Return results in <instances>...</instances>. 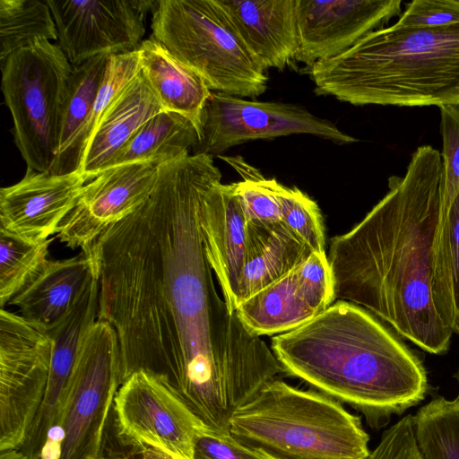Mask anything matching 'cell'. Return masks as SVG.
Returning <instances> with one entry per match:
<instances>
[{
  "label": "cell",
  "instance_id": "cell-1",
  "mask_svg": "<svg viewBox=\"0 0 459 459\" xmlns=\"http://www.w3.org/2000/svg\"><path fill=\"white\" fill-rule=\"evenodd\" d=\"M218 179L209 154L160 164L148 199L91 248L97 320L117 333L121 385L142 369L163 375L209 429L223 433L232 412L281 368L216 290L200 216Z\"/></svg>",
  "mask_w": 459,
  "mask_h": 459
},
{
  "label": "cell",
  "instance_id": "cell-2",
  "mask_svg": "<svg viewBox=\"0 0 459 459\" xmlns=\"http://www.w3.org/2000/svg\"><path fill=\"white\" fill-rule=\"evenodd\" d=\"M441 175L440 152L419 146L403 176L388 178L387 193L362 221L331 239L327 256L336 299L371 312L433 354L448 350L453 333L431 285Z\"/></svg>",
  "mask_w": 459,
  "mask_h": 459
},
{
  "label": "cell",
  "instance_id": "cell-3",
  "mask_svg": "<svg viewBox=\"0 0 459 459\" xmlns=\"http://www.w3.org/2000/svg\"><path fill=\"white\" fill-rule=\"evenodd\" d=\"M272 351L281 370L351 405L375 429L428 391L419 358L371 313L344 300L275 335Z\"/></svg>",
  "mask_w": 459,
  "mask_h": 459
},
{
  "label": "cell",
  "instance_id": "cell-4",
  "mask_svg": "<svg viewBox=\"0 0 459 459\" xmlns=\"http://www.w3.org/2000/svg\"><path fill=\"white\" fill-rule=\"evenodd\" d=\"M307 72L318 94L354 106H459V24L384 27Z\"/></svg>",
  "mask_w": 459,
  "mask_h": 459
},
{
  "label": "cell",
  "instance_id": "cell-5",
  "mask_svg": "<svg viewBox=\"0 0 459 459\" xmlns=\"http://www.w3.org/2000/svg\"><path fill=\"white\" fill-rule=\"evenodd\" d=\"M230 435L270 459H366L369 436L359 417L314 389L273 379L235 410Z\"/></svg>",
  "mask_w": 459,
  "mask_h": 459
},
{
  "label": "cell",
  "instance_id": "cell-6",
  "mask_svg": "<svg viewBox=\"0 0 459 459\" xmlns=\"http://www.w3.org/2000/svg\"><path fill=\"white\" fill-rule=\"evenodd\" d=\"M152 13V37L212 91L254 99L267 90V70L218 0H157Z\"/></svg>",
  "mask_w": 459,
  "mask_h": 459
},
{
  "label": "cell",
  "instance_id": "cell-7",
  "mask_svg": "<svg viewBox=\"0 0 459 459\" xmlns=\"http://www.w3.org/2000/svg\"><path fill=\"white\" fill-rule=\"evenodd\" d=\"M74 66L61 47L38 39L1 65L16 147L27 168L48 172L57 153Z\"/></svg>",
  "mask_w": 459,
  "mask_h": 459
},
{
  "label": "cell",
  "instance_id": "cell-8",
  "mask_svg": "<svg viewBox=\"0 0 459 459\" xmlns=\"http://www.w3.org/2000/svg\"><path fill=\"white\" fill-rule=\"evenodd\" d=\"M120 385L117 333L109 323L96 320L78 353L58 430L50 438L59 437L55 459L100 458L104 429Z\"/></svg>",
  "mask_w": 459,
  "mask_h": 459
},
{
  "label": "cell",
  "instance_id": "cell-9",
  "mask_svg": "<svg viewBox=\"0 0 459 459\" xmlns=\"http://www.w3.org/2000/svg\"><path fill=\"white\" fill-rule=\"evenodd\" d=\"M113 411L122 442L140 450L154 447L175 459H193L196 438L210 430L167 377L143 369L122 383Z\"/></svg>",
  "mask_w": 459,
  "mask_h": 459
},
{
  "label": "cell",
  "instance_id": "cell-10",
  "mask_svg": "<svg viewBox=\"0 0 459 459\" xmlns=\"http://www.w3.org/2000/svg\"><path fill=\"white\" fill-rule=\"evenodd\" d=\"M53 340L21 315L0 310V451L20 449L41 405Z\"/></svg>",
  "mask_w": 459,
  "mask_h": 459
},
{
  "label": "cell",
  "instance_id": "cell-11",
  "mask_svg": "<svg viewBox=\"0 0 459 459\" xmlns=\"http://www.w3.org/2000/svg\"><path fill=\"white\" fill-rule=\"evenodd\" d=\"M290 134H311L339 144L359 141L302 106L212 91L202 116L201 141L193 154L219 157L248 141Z\"/></svg>",
  "mask_w": 459,
  "mask_h": 459
},
{
  "label": "cell",
  "instance_id": "cell-12",
  "mask_svg": "<svg viewBox=\"0 0 459 459\" xmlns=\"http://www.w3.org/2000/svg\"><path fill=\"white\" fill-rule=\"evenodd\" d=\"M157 0H47L59 46L74 67L100 55L139 49Z\"/></svg>",
  "mask_w": 459,
  "mask_h": 459
},
{
  "label": "cell",
  "instance_id": "cell-13",
  "mask_svg": "<svg viewBox=\"0 0 459 459\" xmlns=\"http://www.w3.org/2000/svg\"><path fill=\"white\" fill-rule=\"evenodd\" d=\"M159 165L136 161L109 167L87 182L75 207L59 226L57 238L84 249L109 226L119 222L150 196Z\"/></svg>",
  "mask_w": 459,
  "mask_h": 459
},
{
  "label": "cell",
  "instance_id": "cell-14",
  "mask_svg": "<svg viewBox=\"0 0 459 459\" xmlns=\"http://www.w3.org/2000/svg\"><path fill=\"white\" fill-rule=\"evenodd\" d=\"M401 0H297L296 61L308 69L334 57L400 16Z\"/></svg>",
  "mask_w": 459,
  "mask_h": 459
},
{
  "label": "cell",
  "instance_id": "cell-15",
  "mask_svg": "<svg viewBox=\"0 0 459 459\" xmlns=\"http://www.w3.org/2000/svg\"><path fill=\"white\" fill-rule=\"evenodd\" d=\"M89 181L82 172L54 175L27 168L19 182L0 190V230L31 241L48 239Z\"/></svg>",
  "mask_w": 459,
  "mask_h": 459
},
{
  "label": "cell",
  "instance_id": "cell-16",
  "mask_svg": "<svg viewBox=\"0 0 459 459\" xmlns=\"http://www.w3.org/2000/svg\"><path fill=\"white\" fill-rule=\"evenodd\" d=\"M99 307L98 273L92 276L71 309L48 331L53 351L44 397L29 432V441L47 444L58 426L69 384L83 340L96 322Z\"/></svg>",
  "mask_w": 459,
  "mask_h": 459
},
{
  "label": "cell",
  "instance_id": "cell-17",
  "mask_svg": "<svg viewBox=\"0 0 459 459\" xmlns=\"http://www.w3.org/2000/svg\"><path fill=\"white\" fill-rule=\"evenodd\" d=\"M247 224L234 184L216 180L203 199L200 226L207 260L231 312H235L238 303Z\"/></svg>",
  "mask_w": 459,
  "mask_h": 459
},
{
  "label": "cell",
  "instance_id": "cell-18",
  "mask_svg": "<svg viewBox=\"0 0 459 459\" xmlns=\"http://www.w3.org/2000/svg\"><path fill=\"white\" fill-rule=\"evenodd\" d=\"M265 69L284 70L299 50L297 0H218Z\"/></svg>",
  "mask_w": 459,
  "mask_h": 459
},
{
  "label": "cell",
  "instance_id": "cell-19",
  "mask_svg": "<svg viewBox=\"0 0 459 459\" xmlns=\"http://www.w3.org/2000/svg\"><path fill=\"white\" fill-rule=\"evenodd\" d=\"M96 272L91 245L75 256L48 260L9 304L29 322L49 330L71 309Z\"/></svg>",
  "mask_w": 459,
  "mask_h": 459
},
{
  "label": "cell",
  "instance_id": "cell-20",
  "mask_svg": "<svg viewBox=\"0 0 459 459\" xmlns=\"http://www.w3.org/2000/svg\"><path fill=\"white\" fill-rule=\"evenodd\" d=\"M165 110L143 74L120 91L103 114L84 153L82 173L91 181L106 169L117 152L140 127Z\"/></svg>",
  "mask_w": 459,
  "mask_h": 459
},
{
  "label": "cell",
  "instance_id": "cell-21",
  "mask_svg": "<svg viewBox=\"0 0 459 459\" xmlns=\"http://www.w3.org/2000/svg\"><path fill=\"white\" fill-rule=\"evenodd\" d=\"M109 55L95 56L73 68L63 117L59 146L50 174L82 172L89 142V126Z\"/></svg>",
  "mask_w": 459,
  "mask_h": 459
},
{
  "label": "cell",
  "instance_id": "cell-22",
  "mask_svg": "<svg viewBox=\"0 0 459 459\" xmlns=\"http://www.w3.org/2000/svg\"><path fill=\"white\" fill-rule=\"evenodd\" d=\"M312 254L282 222L248 223L238 305L293 272Z\"/></svg>",
  "mask_w": 459,
  "mask_h": 459
},
{
  "label": "cell",
  "instance_id": "cell-23",
  "mask_svg": "<svg viewBox=\"0 0 459 459\" xmlns=\"http://www.w3.org/2000/svg\"><path fill=\"white\" fill-rule=\"evenodd\" d=\"M138 53L141 72L163 108L189 119L201 134L203 112L212 93L204 80L152 36Z\"/></svg>",
  "mask_w": 459,
  "mask_h": 459
},
{
  "label": "cell",
  "instance_id": "cell-24",
  "mask_svg": "<svg viewBox=\"0 0 459 459\" xmlns=\"http://www.w3.org/2000/svg\"><path fill=\"white\" fill-rule=\"evenodd\" d=\"M294 271L238 305L235 312L249 332L277 335L318 315L301 298Z\"/></svg>",
  "mask_w": 459,
  "mask_h": 459
},
{
  "label": "cell",
  "instance_id": "cell-25",
  "mask_svg": "<svg viewBox=\"0 0 459 459\" xmlns=\"http://www.w3.org/2000/svg\"><path fill=\"white\" fill-rule=\"evenodd\" d=\"M200 140L198 129L189 119L163 110L140 127L113 157L108 168L136 161L160 165L190 154Z\"/></svg>",
  "mask_w": 459,
  "mask_h": 459
},
{
  "label": "cell",
  "instance_id": "cell-26",
  "mask_svg": "<svg viewBox=\"0 0 459 459\" xmlns=\"http://www.w3.org/2000/svg\"><path fill=\"white\" fill-rule=\"evenodd\" d=\"M431 285L438 314L452 332L459 334V195L437 228Z\"/></svg>",
  "mask_w": 459,
  "mask_h": 459
},
{
  "label": "cell",
  "instance_id": "cell-27",
  "mask_svg": "<svg viewBox=\"0 0 459 459\" xmlns=\"http://www.w3.org/2000/svg\"><path fill=\"white\" fill-rule=\"evenodd\" d=\"M38 39L58 40L47 1L0 0L1 65L13 53Z\"/></svg>",
  "mask_w": 459,
  "mask_h": 459
},
{
  "label": "cell",
  "instance_id": "cell-28",
  "mask_svg": "<svg viewBox=\"0 0 459 459\" xmlns=\"http://www.w3.org/2000/svg\"><path fill=\"white\" fill-rule=\"evenodd\" d=\"M423 459H459V400L434 398L413 416Z\"/></svg>",
  "mask_w": 459,
  "mask_h": 459
},
{
  "label": "cell",
  "instance_id": "cell-29",
  "mask_svg": "<svg viewBox=\"0 0 459 459\" xmlns=\"http://www.w3.org/2000/svg\"><path fill=\"white\" fill-rule=\"evenodd\" d=\"M51 241H31L0 230L1 308L41 270L48 261Z\"/></svg>",
  "mask_w": 459,
  "mask_h": 459
},
{
  "label": "cell",
  "instance_id": "cell-30",
  "mask_svg": "<svg viewBox=\"0 0 459 459\" xmlns=\"http://www.w3.org/2000/svg\"><path fill=\"white\" fill-rule=\"evenodd\" d=\"M218 158L230 165L243 179L233 184L248 223L268 226L281 222L275 192L276 179L265 178L239 155H221Z\"/></svg>",
  "mask_w": 459,
  "mask_h": 459
},
{
  "label": "cell",
  "instance_id": "cell-31",
  "mask_svg": "<svg viewBox=\"0 0 459 459\" xmlns=\"http://www.w3.org/2000/svg\"><path fill=\"white\" fill-rule=\"evenodd\" d=\"M281 222L313 253L325 252L323 216L317 204L296 186L289 187L276 180Z\"/></svg>",
  "mask_w": 459,
  "mask_h": 459
},
{
  "label": "cell",
  "instance_id": "cell-32",
  "mask_svg": "<svg viewBox=\"0 0 459 459\" xmlns=\"http://www.w3.org/2000/svg\"><path fill=\"white\" fill-rule=\"evenodd\" d=\"M440 109V133L443 149L441 154V199L438 225L459 195V106L446 105Z\"/></svg>",
  "mask_w": 459,
  "mask_h": 459
},
{
  "label": "cell",
  "instance_id": "cell-33",
  "mask_svg": "<svg viewBox=\"0 0 459 459\" xmlns=\"http://www.w3.org/2000/svg\"><path fill=\"white\" fill-rule=\"evenodd\" d=\"M294 273L301 298L317 314L334 302V281L325 252L313 253Z\"/></svg>",
  "mask_w": 459,
  "mask_h": 459
},
{
  "label": "cell",
  "instance_id": "cell-34",
  "mask_svg": "<svg viewBox=\"0 0 459 459\" xmlns=\"http://www.w3.org/2000/svg\"><path fill=\"white\" fill-rule=\"evenodd\" d=\"M459 24V0H415L394 24L399 28L438 27Z\"/></svg>",
  "mask_w": 459,
  "mask_h": 459
},
{
  "label": "cell",
  "instance_id": "cell-35",
  "mask_svg": "<svg viewBox=\"0 0 459 459\" xmlns=\"http://www.w3.org/2000/svg\"><path fill=\"white\" fill-rule=\"evenodd\" d=\"M366 459H423L415 437L413 416L402 418L385 430Z\"/></svg>",
  "mask_w": 459,
  "mask_h": 459
},
{
  "label": "cell",
  "instance_id": "cell-36",
  "mask_svg": "<svg viewBox=\"0 0 459 459\" xmlns=\"http://www.w3.org/2000/svg\"><path fill=\"white\" fill-rule=\"evenodd\" d=\"M193 459H270L264 455L252 450L230 435L220 436L208 430L195 440Z\"/></svg>",
  "mask_w": 459,
  "mask_h": 459
},
{
  "label": "cell",
  "instance_id": "cell-37",
  "mask_svg": "<svg viewBox=\"0 0 459 459\" xmlns=\"http://www.w3.org/2000/svg\"><path fill=\"white\" fill-rule=\"evenodd\" d=\"M137 459H175L168 454L154 447L146 446L140 450V456Z\"/></svg>",
  "mask_w": 459,
  "mask_h": 459
},
{
  "label": "cell",
  "instance_id": "cell-38",
  "mask_svg": "<svg viewBox=\"0 0 459 459\" xmlns=\"http://www.w3.org/2000/svg\"><path fill=\"white\" fill-rule=\"evenodd\" d=\"M0 459H28L19 449L0 451Z\"/></svg>",
  "mask_w": 459,
  "mask_h": 459
},
{
  "label": "cell",
  "instance_id": "cell-39",
  "mask_svg": "<svg viewBox=\"0 0 459 459\" xmlns=\"http://www.w3.org/2000/svg\"><path fill=\"white\" fill-rule=\"evenodd\" d=\"M455 378H456V380L458 382V385H459V369H458V371H457V373L455 374ZM456 399L459 400V393H458V396L456 397Z\"/></svg>",
  "mask_w": 459,
  "mask_h": 459
},
{
  "label": "cell",
  "instance_id": "cell-40",
  "mask_svg": "<svg viewBox=\"0 0 459 459\" xmlns=\"http://www.w3.org/2000/svg\"><path fill=\"white\" fill-rule=\"evenodd\" d=\"M100 459H105V458H100Z\"/></svg>",
  "mask_w": 459,
  "mask_h": 459
}]
</instances>
